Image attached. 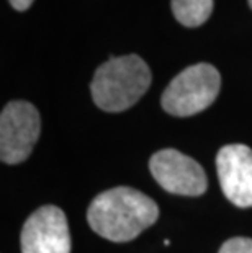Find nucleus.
<instances>
[{
  "label": "nucleus",
  "instance_id": "obj_9",
  "mask_svg": "<svg viewBox=\"0 0 252 253\" xmlns=\"http://www.w3.org/2000/svg\"><path fill=\"white\" fill-rule=\"evenodd\" d=\"M219 253H252V239H248V237L229 239L221 245Z\"/></svg>",
  "mask_w": 252,
  "mask_h": 253
},
{
  "label": "nucleus",
  "instance_id": "obj_3",
  "mask_svg": "<svg viewBox=\"0 0 252 253\" xmlns=\"http://www.w3.org/2000/svg\"><path fill=\"white\" fill-rule=\"evenodd\" d=\"M219 87L221 77L211 64H195L172 79L160 96V105L172 116L197 115L216 100Z\"/></svg>",
  "mask_w": 252,
  "mask_h": 253
},
{
  "label": "nucleus",
  "instance_id": "obj_8",
  "mask_svg": "<svg viewBox=\"0 0 252 253\" xmlns=\"http://www.w3.org/2000/svg\"><path fill=\"white\" fill-rule=\"evenodd\" d=\"M172 12L180 25L197 28L210 18L213 0H172Z\"/></svg>",
  "mask_w": 252,
  "mask_h": 253
},
{
  "label": "nucleus",
  "instance_id": "obj_5",
  "mask_svg": "<svg viewBox=\"0 0 252 253\" xmlns=\"http://www.w3.org/2000/svg\"><path fill=\"white\" fill-rule=\"evenodd\" d=\"M154 180L165 191L180 196H200L206 191L208 181L202 165L175 149L155 152L149 160Z\"/></svg>",
  "mask_w": 252,
  "mask_h": 253
},
{
  "label": "nucleus",
  "instance_id": "obj_1",
  "mask_svg": "<svg viewBox=\"0 0 252 253\" xmlns=\"http://www.w3.org/2000/svg\"><path fill=\"white\" fill-rule=\"evenodd\" d=\"M157 204L144 193L130 186L103 191L90 203L89 225L111 242H130L157 220Z\"/></svg>",
  "mask_w": 252,
  "mask_h": 253
},
{
  "label": "nucleus",
  "instance_id": "obj_6",
  "mask_svg": "<svg viewBox=\"0 0 252 253\" xmlns=\"http://www.w3.org/2000/svg\"><path fill=\"white\" fill-rule=\"evenodd\" d=\"M21 253H71L66 214L57 206H43L26 219L20 237Z\"/></svg>",
  "mask_w": 252,
  "mask_h": 253
},
{
  "label": "nucleus",
  "instance_id": "obj_10",
  "mask_svg": "<svg viewBox=\"0 0 252 253\" xmlns=\"http://www.w3.org/2000/svg\"><path fill=\"white\" fill-rule=\"evenodd\" d=\"M10 5L15 8V10H18V12H23V10H28L31 7V3L35 2V0H8Z\"/></svg>",
  "mask_w": 252,
  "mask_h": 253
},
{
  "label": "nucleus",
  "instance_id": "obj_7",
  "mask_svg": "<svg viewBox=\"0 0 252 253\" xmlns=\"http://www.w3.org/2000/svg\"><path fill=\"white\" fill-rule=\"evenodd\" d=\"M216 170L221 190L239 208L252 206V149L231 144L219 149Z\"/></svg>",
  "mask_w": 252,
  "mask_h": 253
},
{
  "label": "nucleus",
  "instance_id": "obj_2",
  "mask_svg": "<svg viewBox=\"0 0 252 253\" xmlns=\"http://www.w3.org/2000/svg\"><path fill=\"white\" fill-rule=\"evenodd\" d=\"M151 79V69L139 56L111 57L95 71L90 84L94 103L108 113L125 111L141 100Z\"/></svg>",
  "mask_w": 252,
  "mask_h": 253
},
{
  "label": "nucleus",
  "instance_id": "obj_11",
  "mask_svg": "<svg viewBox=\"0 0 252 253\" xmlns=\"http://www.w3.org/2000/svg\"><path fill=\"white\" fill-rule=\"evenodd\" d=\"M249 5H251V8H252V0H249Z\"/></svg>",
  "mask_w": 252,
  "mask_h": 253
},
{
  "label": "nucleus",
  "instance_id": "obj_4",
  "mask_svg": "<svg viewBox=\"0 0 252 253\" xmlns=\"http://www.w3.org/2000/svg\"><path fill=\"white\" fill-rule=\"evenodd\" d=\"M40 113L28 101H10L0 115V159L15 165L25 162L40 137Z\"/></svg>",
  "mask_w": 252,
  "mask_h": 253
}]
</instances>
